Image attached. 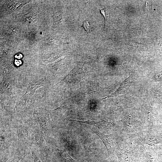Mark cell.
Returning a JSON list of instances; mask_svg holds the SVG:
<instances>
[{"label":"cell","instance_id":"6da1fadb","mask_svg":"<svg viewBox=\"0 0 162 162\" xmlns=\"http://www.w3.org/2000/svg\"><path fill=\"white\" fill-rule=\"evenodd\" d=\"M11 123L15 129L17 136L16 149L25 154L31 152L30 138L34 126L36 124L33 118L14 120Z\"/></svg>","mask_w":162,"mask_h":162},{"label":"cell","instance_id":"7a4b0ae2","mask_svg":"<svg viewBox=\"0 0 162 162\" xmlns=\"http://www.w3.org/2000/svg\"><path fill=\"white\" fill-rule=\"evenodd\" d=\"M0 153L14 152L17 148L16 130L11 123L0 121Z\"/></svg>","mask_w":162,"mask_h":162},{"label":"cell","instance_id":"3957f363","mask_svg":"<svg viewBox=\"0 0 162 162\" xmlns=\"http://www.w3.org/2000/svg\"><path fill=\"white\" fill-rule=\"evenodd\" d=\"M43 111H36L34 113L33 118L36 123L43 131L46 138L50 136L53 128L51 119Z\"/></svg>","mask_w":162,"mask_h":162},{"label":"cell","instance_id":"277c9868","mask_svg":"<svg viewBox=\"0 0 162 162\" xmlns=\"http://www.w3.org/2000/svg\"><path fill=\"white\" fill-rule=\"evenodd\" d=\"M31 145L44 151L46 146L45 135L40 127L36 123L34 127L30 138Z\"/></svg>","mask_w":162,"mask_h":162},{"label":"cell","instance_id":"5b68a950","mask_svg":"<svg viewBox=\"0 0 162 162\" xmlns=\"http://www.w3.org/2000/svg\"><path fill=\"white\" fill-rule=\"evenodd\" d=\"M92 130L100 139L105 146L107 150L109 156L115 150L114 136L112 134L106 135L100 132L97 129L92 128Z\"/></svg>","mask_w":162,"mask_h":162},{"label":"cell","instance_id":"8992f818","mask_svg":"<svg viewBox=\"0 0 162 162\" xmlns=\"http://www.w3.org/2000/svg\"><path fill=\"white\" fill-rule=\"evenodd\" d=\"M133 81V77L132 76H130L123 81L119 87L114 93L102 98V99L116 97L124 94L128 92L129 89Z\"/></svg>","mask_w":162,"mask_h":162},{"label":"cell","instance_id":"52a82bcc","mask_svg":"<svg viewBox=\"0 0 162 162\" xmlns=\"http://www.w3.org/2000/svg\"><path fill=\"white\" fill-rule=\"evenodd\" d=\"M115 150L118 157V162H132L134 159L133 153L130 150L121 149L118 146Z\"/></svg>","mask_w":162,"mask_h":162},{"label":"cell","instance_id":"ba28073f","mask_svg":"<svg viewBox=\"0 0 162 162\" xmlns=\"http://www.w3.org/2000/svg\"><path fill=\"white\" fill-rule=\"evenodd\" d=\"M69 121H74L92 125L98 129H102L107 128L111 127L113 124L112 122L102 120L100 121H94L89 120L84 121H80L72 119L68 120Z\"/></svg>","mask_w":162,"mask_h":162},{"label":"cell","instance_id":"9c48e42d","mask_svg":"<svg viewBox=\"0 0 162 162\" xmlns=\"http://www.w3.org/2000/svg\"><path fill=\"white\" fill-rule=\"evenodd\" d=\"M29 149L34 162H46L42 150L32 145L30 146Z\"/></svg>","mask_w":162,"mask_h":162},{"label":"cell","instance_id":"30bf717a","mask_svg":"<svg viewBox=\"0 0 162 162\" xmlns=\"http://www.w3.org/2000/svg\"><path fill=\"white\" fill-rule=\"evenodd\" d=\"M141 158L144 162H157L156 154L151 150H146L142 155Z\"/></svg>","mask_w":162,"mask_h":162},{"label":"cell","instance_id":"8fae6325","mask_svg":"<svg viewBox=\"0 0 162 162\" xmlns=\"http://www.w3.org/2000/svg\"><path fill=\"white\" fill-rule=\"evenodd\" d=\"M26 155L27 154L22 153L16 149L14 156L8 162H28Z\"/></svg>","mask_w":162,"mask_h":162},{"label":"cell","instance_id":"7c38bea8","mask_svg":"<svg viewBox=\"0 0 162 162\" xmlns=\"http://www.w3.org/2000/svg\"><path fill=\"white\" fill-rule=\"evenodd\" d=\"M101 14L103 16L105 19V26L107 22V20L108 17V9L105 8L100 9Z\"/></svg>","mask_w":162,"mask_h":162},{"label":"cell","instance_id":"4fadbf2b","mask_svg":"<svg viewBox=\"0 0 162 162\" xmlns=\"http://www.w3.org/2000/svg\"><path fill=\"white\" fill-rule=\"evenodd\" d=\"M85 30L89 33L90 30V27L88 22L87 20H85L82 22V26Z\"/></svg>","mask_w":162,"mask_h":162},{"label":"cell","instance_id":"5bb4252c","mask_svg":"<svg viewBox=\"0 0 162 162\" xmlns=\"http://www.w3.org/2000/svg\"><path fill=\"white\" fill-rule=\"evenodd\" d=\"M15 64L16 65L18 66L21 64L22 62L20 60H16L15 62Z\"/></svg>","mask_w":162,"mask_h":162},{"label":"cell","instance_id":"9a60e30c","mask_svg":"<svg viewBox=\"0 0 162 162\" xmlns=\"http://www.w3.org/2000/svg\"><path fill=\"white\" fill-rule=\"evenodd\" d=\"M15 57L16 58L20 59L22 57V56L21 54H16L15 56Z\"/></svg>","mask_w":162,"mask_h":162}]
</instances>
